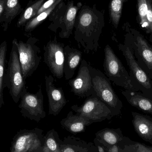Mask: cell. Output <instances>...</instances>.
<instances>
[{
  "instance_id": "1",
  "label": "cell",
  "mask_w": 152,
  "mask_h": 152,
  "mask_svg": "<svg viewBox=\"0 0 152 152\" xmlns=\"http://www.w3.org/2000/svg\"><path fill=\"white\" fill-rule=\"evenodd\" d=\"M77 25H75V38L79 48L85 53L96 52L99 40L104 26L103 20L97 19L92 10H81Z\"/></svg>"
},
{
  "instance_id": "2",
  "label": "cell",
  "mask_w": 152,
  "mask_h": 152,
  "mask_svg": "<svg viewBox=\"0 0 152 152\" xmlns=\"http://www.w3.org/2000/svg\"><path fill=\"white\" fill-rule=\"evenodd\" d=\"M26 80L22 74L18 48L12 41V47L5 70L4 85L9 89L10 95L14 102L18 103L24 89L26 88Z\"/></svg>"
},
{
  "instance_id": "3",
  "label": "cell",
  "mask_w": 152,
  "mask_h": 152,
  "mask_svg": "<svg viewBox=\"0 0 152 152\" xmlns=\"http://www.w3.org/2000/svg\"><path fill=\"white\" fill-rule=\"evenodd\" d=\"M89 69L96 96L110 109L113 116L118 114L122 108V103L114 92L110 80L102 72L90 65Z\"/></svg>"
},
{
  "instance_id": "4",
  "label": "cell",
  "mask_w": 152,
  "mask_h": 152,
  "mask_svg": "<svg viewBox=\"0 0 152 152\" xmlns=\"http://www.w3.org/2000/svg\"><path fill=\"white\" fill-rule=\"evenodd\" d=\"M103 66L105 76L110 80L126 90H134L132 78L109 45L104 48Z\"/></svg>"
},
{
  "instance_id": "5",
  "label": "cell",
  "mask_w": 152,
  "mask_h": 152,
  "mask_svg": "<svg viewBox=\"0 0 152 152\" xmlns=\"http://www.w3.org/2000/svg\"><path fill=\"white\" fill-rule=\"evenodd\" d=\"M12 41L18 48L22 74L26 80L37 69L42 59L41 49L37 45L38 40L30 37L26 42L18 41L16 38Z\"/></svg>"
},
{
  "instance_id": "6",
  "label": "cell",
  "mask_w": 152,
  "mask_h": 152,
  "mask_svg": "<svg viewBox=\"0 0 152 152\" xmlns=\"http://www.w3.org/2000/svg\"><path fill=\"white\" fill-rule=\"evenodd\" d=\"M42 129H22L12 138L10 152H40L44 144V135Z\"/></svg>"
},
{
  "instance_id": "7",
  "label": "cell",
  "mask_w": 152,
  "mask_h": 152,
  "mask_svg": "<svg viewBox=\"0 0 152 152\" xmlns=\"http://www.w3.org/2000/svg\"><path fill=\"white\" fill-rule=\"evenodd\" d=\"M20 103L19 105L20 112L24 118L39 122L46 116L44 107V96L42 86H40L38 91L35 93H29L27 88L24 89L20 96Z\"/></svg>"
},
{
  "instance_id": "8",
  "label": "cell",
  "mask_w": 152,
  "mask_h": 152,
  "mask_svg": "<svg viewBox=\"0 0 152 152\" xmlns=\"http://www.w3.org/2000/svg\"><path fill=\"white\" fill-rule=\"evenodd\" d=\"M71 108L76 114L86 118L93 123L110 119L113 117L110 109L96 94L88 97L80 106L75 104Z\"/></svg>"
},
{
  "instance_id": "9",
  "label": "cell",
  "mask_w": 152,
  "mask_h": 152,
  "mask_svg": "<svg viewBox=\"0 0 152 152\" xmlns=\"http://www.w3.org/2000/svg\"><path fill=\"white\" fill-rule=\"evenodd\" d=\"M64 44L55 37L44 46V61L53 76L61 79L64 76L65 52Z\"/></svg>"
},
{
  "instance_id": "10",
  "label": "cell",
  "mask_w": 152,
  "mask_h": 152,
  "mask_svg": "<svg viewBox=\"0 0 152 152\" xmlns=\"http://www.w3.org/2000/svg\"><path fill=\"white\" fill-rule=\"evenodd\" d=\"M89 64L83 59L80 62L77 75L75 78L69 80V84L71 92L80 97H88L95 94L92 84Z\"/></svg>"
},
{
  "instance_id": "11",
  "label": "cell",
  "mask_w": 152,
  "mask_h": 152,
  "mask_svg": "<svg viewBox=\"0 0 152 152\" xmlns=\"http://www.w3.org/2000/svg\"><path fill=\"white\" fill-rule=\"evenodd\" d=\"M45 83L49 102V115L57 116L66 106L67 101L62 88L55 86L53 76H45Z\"/></svg>"
},
{
  "instance_id": "12",
  "label": "cell",
  "mask_w": 152,
  "mask_h": 152,
  "mask_svg": "<svg viewBox=\"0 0 152 152\" xmlns=\"http://www.w3.org/2000/svg\"><path fill=\"white\" fill-rule=\"evenodd\" d=\"M118 48L126 58L132 79L134 77L135 80L145 89L148 91L152 90V85L150 78L136 60L133 51L130 47L127 45L119 44Z\"/></svg>"
},
{
  "instance_id": "13",
  "label": "cell",
  "mask_w": 152,
  "mask_h": 152,
  "mask_svg": "<svg viewBox=\"0 0 152 152\" xmlns=\"http://www.w3.org/2000/svg\"><path fill=\"white\" fill-rule=\"evenodd\" d=\"M81 6L80 3H79L77 5H74L73 1H69L63 19L57 23L51 30L56 32L58 28H61V30L59 33L60 37L69 38L73 33V30L75 25L77 12Z\"/></svg>"
},
{
  "instance_id": "14",
  "label": "cell",
  "mask_w": 152,
  "mask_h": 152,
  "mask_svg": "<svg viewBox=\"0 0 152 152\" xmlns=\"http://www.w3.org/2000/svg\"><path fill=\"white\" fill-rule=\"evenodd\" d=\"M60 152H99L95 145L69 136L61 140Z\"/></svg>"
},
{
  "instance_id": "15",
  "label": "cell",
  "mask_w": 152,
  "mask_h": 152,
  "mask_svg": "<svg viewBox=\"0 0 152 152\" xmlns=\"http://www.w3.org/2000/svg\"><path fill=\"white\" fill-rule=\"evenodd\" d=\"M64 52V75L66 80H69L73 77L77 67L81 62L82 53L77 49L69 45L65 46Z\"/></svg>"
},
{
  "instance_id": "16",
  "label": "cell",
  "mask_w": 152,
  "mask_h": 152,
  "mask_svg": "<svg viewBox=\"0 0 152 152\" xmlns=\"http://www.w3.org/2000/svg\"><path fill=\"white\" fill-rule=\"evenodd\" d=\"M89 120L78 114H74L70 111L67 117L61 121V126L66 130L72 134L84 132L86 127L92 124Z\"/></svg>"
},
{
  "instance_id": "17",
  "label": "cell",
  "mask_w": 152,
  "mask_h": 152,
  "mask_svg": "<svg viewBox=\"0 0 152 152\" xmlns=\"http://www.w3.org/2000/svg\"><path fill=\"white\" fill-rule=\"evenodd\" d=\"M128 102L132 106L142 110L152 113V99L142 95L139 93L131 90L122 91Z\"/></svg>"
},
{
  "instance_id": "18",
  "label": "cell",
  "mask_w": 152,
  "mask_h": 152,
  "mask_svg": "<svg viewBox=\"0 0 152 152\" xmlns=\"http://www.w3.org/2000/svg\"><path fill=\"white\" fill-rule=\"evenodd\" d=\"M23 10L19 0H6L3 22L1 26L4 31L8 30V27L12 20Z\"/></svg>"
},
{
  "instance_id": "19",
  "label": "cell",
  "mask_w": 152,
  "mask_h": 152,
  "mask_svg": "<svg viewBox=\"0 0 152 152\" xmlns=\"http://www.w3.org/2000/svg\"><path fill=\"white\" fill-rule=\"evenodd\" d=\"M45 0H37L34 1H30L27 7L21 13L17 23V27L25 26L29 20L35 17Z\"/></svg>"
},
{
  "instance_id": "20",
  "label": "cell",
  "mask_w": 152,
  "mask_h": 152,
  "mask_svg": "<svg viewBox=\"0 0 152 152\" xmlns=\"http://www.w3.org/2000/svg\"><path fill=\"white\" fill-rule=\"evenodd\" d=\"M135 44L143 61L152 71V48L141 35L137 37Z\"/></svg>"
},
{
  "instance_id": "21",
  "label": "cell",
  "mask_w": 152,
  "mask_h": 152,
  "mask_svg": "<svg viewBox=\"0 0 152 152\" xmlns=\"http://www.w3.org/2000/svg\"><path fill=\"white\" fill-rule=\"evenodd\" d=\"M7 51V43L6 41H4L0 45V109L4 104L3 91L5 88L4 79Z\"/></svg>"
},
{
  "instance_id": "22",
  "label": "cell",
  "mask_w": 152,
  "mask_h": 152,
  "mask_svg": "<svg viewBox=\"0 0 152 152\" xmlns=\"http://www.w3.org/2000/svg\"><path fill=\"white\" fill-rule=\"evenodd\" d=\"M45 138L44 144L40 152H60L61 140L57 131L54 129L50 130Z\"/></svg>"
},
{
  "instance_id": "23",
  "label": "cell",
  "mask_w": 152,
  "mask_h": 152,
  "mask_svg": "<svg viewBox=\"0 0 152 152\" xmlns=\"http://www.w3.org/2000/svg\"><path fill=\"white\" fill-rule=\"evenodd\" d=\"M61 3V2L58 3L54 4L50 8L31 19L25 26V32L26 33H30L35 29L50 14H51L60 6Z\"/></svg>"
},
{
  "instance_id": "24",
  "label": "cell",
  "mask_w": 152,
  "mask_h": 152,
  "mask_svg": "<svg viewBox=\"0 0 152 152\" xmlns=\"http://www.w3.org/2000/svg\"><path fill=\"white\" fill-rule=\"evenodd\" d=\"M125 0H112L110 4V14L112 22L117 28L121 17L122 7Z\"/></svg>"
},
{
  "instance_id": "25",
  "label": "cell",
  "mask_w": 152,
  "mask_h": 152,
  "mask_svg": "<svg viewBox=\"0 0 152 152\" xmlns=\"http://www.w3.org/2000/svg\"><path fill=\"white\" fill-rule=\"evenodd\" d=\"M148 6L147 0H138V10L140 18V24L142 27L148 30V24L146 19V15Z\"/></svg>"
},
{
  "instance_id": "26",
  "label": "cell",
  "mask_w": 152,
  "mask_h": 152,
  "mask_svg": "<svg viewBox=\"0 0 152 152\" xmlns=\"http://www.w3.org/2000/svg\"><path fill=\"white\" fill-rule=\"evenodd\" d=\"M148 10L146 15V19L148 24V33H152V7L150 0H147Z\"/></svg>"
},
{
  "instance_id": "27",
  "label": "cell",
  "mask_w": 152,
  "mask_h": 152,
  "mask_svg": "<svg viewBox=\"0 0 152 152\" xmlns=\"http://www.w3.org/2000/svg\"><path fill=\"white\" fill-rule=\"evenodd\" d=\"M63 0H48L47 1L44 2V3L42 5L38 11L37 12V15L40 14L43 12L50 8L52 6H53L54 4H56L58 3L61 2Z\"/></svg>"
},
{
  "instance_id": "28",
  "label": "cell",
  "mask_w": 152,
  "mask_h": 152,
  "mask_svg": "<svg viewBox=\"0 0 152 152\" xmlns=\"http://www.w3.org/2000/svg\"><path fill=\"white\" fill-rule=\"evenodd\" d=\"M6 0H0V26L3 22Z\"/></svg>"
},
{
  "instance_id": "29",
  "label": "cell",
  "mask_w": 152,
  "mask_h": 152,
  "mask_svg": "<svg viewBox=\"0 0 152 152\" xmlns=\"http://www.w3.org/2000/svg\"><path fill=\"white\" fill-rule=\"evenodd\" d=\"M95 145L96 146V147H97V149H98V152H105V149L104 148L103 146H102V145H100L99 144H96V143H95Z\"/></svg>"
},
{
  "instance_id": "30",
  "label": "cell",
  "mask_w": 152,
  "mask_h": 152,
  "mask_svg": "<svg viewBox=\"0 0 152 152\" xmlns=\"http://www.w3.org/2000/svg\"><path fill=\"white\" fill-rule=\"evenodd\" d=\"M109 152H118V148L116 146H113L112 148H109L108 150Z\"/></svg>"
},
{
  "instance_id": "31",
  "label": "cell",
  "mask_w": 152,
  "mask_h": 152,
  "mask_svg": "<svg viewBox=\"0 0 152 152\" xmlns=\"http://www.w3.org/2000/svg\"><path fill=\"white\" fill-rule=\"evenodd\" d=\"M150 1H151V2L152 0H150Z\"/></svg>"
}]
</instances>
